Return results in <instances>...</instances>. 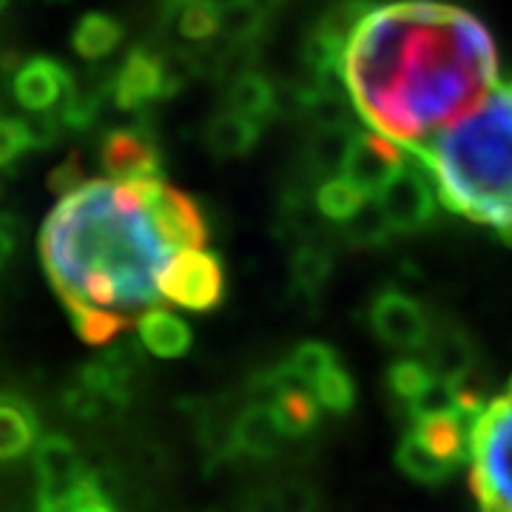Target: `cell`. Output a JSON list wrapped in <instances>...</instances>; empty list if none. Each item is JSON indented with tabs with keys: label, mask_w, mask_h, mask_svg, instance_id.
<instances>
[{
	"label": "cell",
	"mask_w": 512,
	"mask_h": 512,
	"mask_svg": "<svg viewBox=\"0 0 512 512\" xmlns=\"http://www.w3.org/2000/svg\"><path fill=\"white\" fill-rule=\"evenodd\" d=\"M342 77L370 131L416 148L487 97L498 83V46L464 6L390 0L348 40Z\"/></svg>",
	"instance_id": "cell-1"
},
{
	"label": "cell",
	"mask_w": 512,
	"mask_h": 512,
	"mask_svg": "<svg viewBox=\"0 0 512 512\" xmlns=\"http://www.w3.org/2000/svg\"><path fill=\"white\" fill-rule=\"evenodd\" d=\"M151 180H86L43 222L40 256L66 308L120 316L151 311L174 251L148 214Z\"/></svg>",
	"instance_id": "cell-2"
},
{
	"label": "cell",
	"mask_w": 512,
	"mask_h": 512,
	"mask_svg": "<svg viewBox=\"0 0 512 512\" xmlns=\"http://www.w3.org/2000/svg\"><path fill=\"white\" fill-rule=\"evenodd\" d=\"M407 151L424 165L447 211L512 245V80H498L464 117Z\"/></svg>",
	"instance_id": "cell-3"
},
{
	"label": "cell",
	"mask_w": 512,
	"mask_h": 512,
	"mask_svg": "<svg viewBox=\"0 0 512 512\" xmlns=\"http://www.w3.org/2000/svg\"><path fill=\"white\" fill-rule=\"evenodd\" d=\"M470 487L481 512H512V396L484 407L470 441Z\"/></svg>",
	"instance_id": "cell-4"
},
{
	"label": "cell",
	"mask_w": 512,
	"mask_h": 512,
	"mask_svg": "<svg viewBox=\"0 0 512 512\" xmlns=\"http://www.w3.org/2000/svg\"><path fill=\"white\" fill-rule=\"evenodd\" d=\"M160 296L185 311H214L225 296V268L214 251H180L160 274Z\"/></svg>",
	"instance_id": "cell-5"
},
{
	"label": "cell",
	"mask_w": 512,
	"mask_h": 512,
	"mask_svg": "<svg viewBox=\"0 0 512 512\" xmlns=\"http://www.w3.org/2000/svg\"><path fill=\"white\" fill-rule=\"evenodd\" d=\"M382 205L384 217L390 222L393 234H413L427 225H433L439 217V194L424 165L407 151L404 168L384 185V191L376 197Z\"/></svg>",
	"instance_id": "cell-6"
},
{
	"label": "cell",
	"mask_w": 512,
	"mask_h": 512,
	"mask_svg": "<svg viewBox=\"0 0 512 512\" xmlns=\"http://www.w3.org/2000/svg\"><path fill=\"white\" fill-rule=\"evenodd\" d=\"M146 208L157 234L163 237V242L174 254L197 251V248L205 245L208 225H205L200 205L191 200L185 191L171 188L157 177V180H151V188H148Z\"/></svg>",
	"instance_id": "cell-7"
},
{
	"label": "cell",
	"mask_w": 512,
	"mask_h": 512,
	"mask_svg": "<svg viewBox=\"0 0 512 512\" xmlns=\"http://www.w3.org/2000/svg\"><path fill=\"white\" fill-rule=\"evenodd\" d=\"M370 328L387 348L419 350L433 336V322L419 299L399 288L382 291L370 305Z\"/></svg>",
	"instance_id": "cell-8"
},
{
	"label": "cell",
	"mask_w": 512,
	"mask_h": 512,
	"mask_svg": "<svg viewBox=\"0 0 512 512\" xmlns=\"http://www.w3.org/2000/svg\"><path fill=\"white\" fill-rule=\"evenodd\" d=\"M404 163H407V148L376 134V131H359L342 177L365 200H376L384 191V185L402 171Z\"/></svg>",
	"instance_id": "cell-9"
},
{
	"label": "cell",
	"mask_w": 512,
	"mask_h": 512,
	"mask_svg": "<svg viewBox=\"0 0 512 512\" xmlns=\"http://www.w3.org/2000/svg\"><path fill=\"white\" fill-rule=\"evenodd\" d=\"M100 165L117 183L160 177V148L143 126L114 128L100 143Z\"/></svg>",
	"instance_id": "cell-10"
},
{
	"label": "cell",
	"mask_w": 512,
	"mask_h": 512,
	"mask_svg": "<svg viewBox=\"0 0 512 512\" xmlns=\"http://www.w3.org/2000/svg\"><path fill=\"white\" fill-rule=\"evenodd\" d=\"M111 100L120 111H143L148 103L163 100V57L137 46L111 74Z\"/></svg>",
	"instance_id": "cell-11"
},
{
	"label": "cell",
	"mask_w": 512,
	"mask_h": 512,
	"mask_svg": "<svg viewBox=\"0 0 512 512\" xmlns=\"http://www.w3.org/2000/svg\"><path fill=\"white\" fill-rule=\"evenodd\" d=\"M72 72L52 57H32L20 63L12 77V94L26 111H55L74 89Z\"/></svg>",
	"instance_id": "cell-12"
},
{
	"label": "cell",
	"mask_w": 512,
	"mask_h": 512,
	"mask_svg": "<svg viewBox=\"0 0 512 512\" xmlns=\"http://www.w3.org/2000/svg\"><path fill=\"white\" fill-rule=\"evenodd\" d=\"M37 476H40V495L37 501H60L69 495L86 476V464L74 441L66 436H46L37 444L35 453Z\"/></svg>",
	"instance_id": "cell-13"
},
{
	"label": "cell",
	"mask_w": 512,
	"mask_h": 512,
	"mask_svg": "<svg viewBox=\"0 0 512 512\" xmlns=\"http://www.w3.org/2000/svg\"><path fill=\"white\" fill-rule=\"evenodd\" d=\"M421 362L436 379L461 384L476 367V345L467 336V330H461L458 325H447V328L433 330L430 342L424 345Z\"/></svg>",
	"instance_id": "cell-14"
},
{
	"label": "cell",
	"mask_w": 512,
	"mask_h": 512,
	"mask_svg": "<svg viewBox=\"0 0 512 512\" xmlns=\"http://www.w3.org/2000/svg\"><path fill=\"white\" fill-rule=\"evenodd\" d=\"M137 333H140V345L160 359H180L191 350V342H194L191 328L177 313L165 311V308L140 313Z\"/></svg>",
	"instance_id": "cell-15"
},
{
	"label": "cell",
	"mask_w": 512,
	"mask_h": 512,
	"mask_svg": "<svg viewBox=\"0 0 512 512\" xmlns=\"http://www.w3.org/2000/svg\"><path fill=\"white\" fill-rule=\"evenodd\" d=\"M282 441L285 436L276 424L271 404H248L234 421V450L242 456L271 458Z\"/></svg>",
	"instance_id": "cell-16"
},
{
	"label": "cell",
	"mask_w": 512,
	"mask_h": 512,
	"mask_svg": "<svg viewBox=\"0 0 512 512\" xmlns=\"http://www.w3.org/2000/svg\"><path fill=\"white\" fill-rule=\"evenodd\" d=\"M413 433L419 441L441 461L461 467L470 458V441H473V430L458 419L456 413L447 416H433V419H421L413 424Z\"/></svg>",
	"instance_id": "cell-17"
},
{
	"label": "cell",
	"mask_w": 512,
	"mask_h": 512,
	"mask_svg": "<svg viewBox=\"0 0 512 512\" xmlns=\"http://www.w3.org/2000/svg\"><path fill=\"white\" fill-rule=\"evenodd\" d=\"M259 137H262L259 123L228 109L217 111L205 126V148L220 160L251 154L256 143H259Z\"/></svg>",
	"instance_id": "cell-18"
},
{
	"label": "cell",
	"mask_w": 512,
	"mask_h": 512,
	"mask_svg": "<svg viewBox=\"0 0 512 512\" xmlns=\"http://www.w3.org/2000/svg\"><path fill=\"white\" fill-rule=\"evenodd\" d=\"M40 424L32 404L20 396L0 393V461L26 456L35 447Z\"/></svg>",
	"instance_id": "cell-19"
},
{
	"label": "cell",
	"mask_w": 512,
	"mask_h": 512,
	"mask_svg": "<svg viewBox=\"0 0 512 512\" xmlns=\"http://www.w3.org/2000/svg\"><path fill=\"white\" fill-rule=\"evenodd\" d=\"M271 410H274V419L285 439L308 436L319 421V402H316L313 390L305 382H299L296 376L276 393Z\"/></svg>",
	"instance_id": "cell-20"
},
{
	"label": "cell",
	"mask_w": 512,
	"mask_h": 512,
	"mask_svg": "<svg viewBox=\"0 0 512 512\" xmlns=\"http://www.w3.org/2000/svg\"><path fill=\"white\" fill-rule=\"evenodd\" d=\"M228 111L242 114L248 120H254L259 126L265 128V123L279 114V92L274 89V83L259 72H242L231 80V89H228Z\"/></svg>",
	"instance_id": "cell-21"
},
{
	"label": "cell",
	"mask_w": 512,
	"mask_h": 512,
	"mask_svg": "<svg viewBox=\"0 0 512 512\" xmlns=\"http://www.w3.org/2000/svg\"><path fill=\"white\" fill-rule=\"evenodd\" d=\"M163 23L188 43H208L220 35V9L211 0H165Z\"/></svg>",
	"instance_id": "cell-22"
},
{
	"label": "cell",
	"mask_w": 512,
	"mask_h": 512,
	"mask_svg": "<svg viewBox=\"0 0 512 512\" xmlns=\"http://www.w3.org/2000/svg\"><path fill=\"white\" fill-rule=\"evenodd\" d=\"M123 43V23L106 12H89L77 20L72 46L83 60H103Z\"/></svg>",
	"instance_id": "cell-23"
},
{
	"label": "cell",
	"mask_w": 512,
	"mask_h": 512,
	"mask_svg": "<svg viewBox=\"0 0 512 512\" xmlns=\"http://www.w3.org/2000/svg\"><path fill=\"white\" fill-rule=\"evenodd\" d=\"M356 134L359 128L345 126V128H316L311 146H308V160L311 168L319 177H342L345 163L350 157V148L356 143Z\"/></svg>",
	"instance_id": "cell-24"
},
{
	"label": "cell",
	"mask_w": 512,
	"mask_h": 512,
	"mask_svg": "<svg viewBox=\"0 0 512 512\" xmlns=\"http://www.w3.org/2000/svg\"><path fill=\"white\" fill-rule=\"evenodd\" d=\"M396 464H399V470H402L404 476L419 481V484H427V487L444 484L447 478L456 473V467L447 464V461H441L439 456H433L421 444L419 436L413 430L404 433V439L399 441V447H396Z\"/></svg>",
	"instance_id": "cell-25"
},
{
	"label": "cell",
	"mask_w": 512,
	"mask_h": 512,
	"mask_svg": "<svg viewBox=\"0 0 512 512\" xmlns=\"http://www.w3.org/2000/svg\"><path fill=\"white\" fill-rule=\"evenodd\" d=\"M291 274L296 291L305 293V296H316L333 274V256H330L328 248H322L316 242H305L293 254Z\"/></svg>",
	"instance_id": "cell-26"
},
{
	"label": "cell",
	"mask_w": 512,
	"mask_h": 512,
	"mask_svg": "<svg viewBox=\"0 0 512 512\" xmlns=\"http://www.w3.org/2000/svg\"><path fill=\"white\" fill-rule=\"evenodd\" d=\"M268 12L259 9L254 0H242L234 6L220 9V35L231 43V46H251L256 37L265 32L268 23Z\"/></svg>",
	"instance_id": "cell-27"
},
{
	"label": "cell",
	"mask_w": 512,
	"mask_h": 512,
	"mask_svg": "<svg viewBox=\"0 0 512 512\" xmlns=\"http://www.w3.org/2000/svg\"><path fill=\"white\" fill-rule=\"evenodd\" d=\"M342 234L356 248H382L393 237V228L384 217L382 205L376 200H365L362 208L342 225Z\"/></svg>",
	"instance_id": "cell-28"
},
{
	"label": "cell",
	"mask_w": 512,
	"mask_h": 512,
	"mask_svg": "<svg viewBox=\"0 0 512 512\" xmlns=\"http://www.w3.org/2000/svg\"><path fill=\"white\" fill-rule=\"evenodd\" d=\"M72 316V325L77 330V336L86 342V345H111L117 336H123L131 330L134 319L120 316V313L111 311H97V308H74L69 311Z\"/></svg>",
	"instance_id": "cell-29"
},
{
	"label": "cell",
	"mask_w": 512,
	"mask_h": 512,
	"mask_svg": "<svg viewBox=\"0 0 512 512\" xmlns=\"http://www.w3.org/2000/svg\"><path fill=\"white\" fill-rule=\"evenodd\" d=\"M365 197L345 180V177H330L322 180V185L316 188V211L330 222H345L362 208Z\"/></svg>",
	"instance_id": "cell-30"
},
{
	"label": "cell",
	"mask_w": 512,
	"mask_h": 512,
	"mask_svg": "<svg viewBox=\"0 0 512 512\" xmlns=\"http://www.w3.org/2000/svg\"><path fill=\"white\" fill-rule=\"evenodd\" d=\"M313 396H316L319 407H325L330 413L342 416V413L353 410V404H356V382L348 373V367L342 365V362L330 365L313 384Z\"/></svg>",
	"instance_id": "cell-31"
},
{
	"label": "cell",
	"mask_w": 512,
	"mask_h": 512,
	"mask_svg": "<svg viewBox=\"0 0 512 512\" xmlns=\"http://www.w3.org/2000/svg\"><path fill=\"white\" fill-rule=\"evenodd\" d=\"M410 421L416 424L421 419H433V416H447L458 410V384L444 382V379H430V384L421 390L413 402L404 407Z\"/></svg>",
	"instance_id": "cell-32"
},
{
	"label": "cell",
	"mask_w": 512,
	"mask_h": 512,
	"mask_svg": "<svg viewBox=\"0 0 512 512\" xmlns=\"http://www.w3.org/2000/svg\"><path fill=\"white\" fill-rule=\"evenodd\" d=\"M339 362V356H336V350L325 345V342H302L299 348L293 350L291 356L285 359V365L291 370L293 376L299 379V382H305L313 390V384L316 379L328 370L330 365H336Z\"/></svg>",
	"instance_id": "cell-33"
},
{
	"label": "cell",
	"mask_w": 512,
	"mask_h": 512,
	"mask_svg": "<svg viewBox=\"0 0 512 512\" xmlns=\"http://www.w3.org/2000/svg\"><path fill=\"white\" fill-rule=\"evenodd\" d=\"M430 379H433V373L419 359H396L387 370V387L404 407L419 396L421 390L430 384Z\"/></svg>",
	"instance_id": "cell-34"
},
{
	"label": "cell",
	"mask_w": 512,
	"mask_h": 512,
	"mask_svg": "<svg viewBox=\"0 0 512 512\" xmlns=\"http://www.w3.org/2000/svg\"><path fill=\"white\" fill-rule=\"evenodd\" d=\"M20 120H23L32 148H52L60 140L63 126H60L55 111H26V117H20Z\"/></svg>",
	"instance_id": "cell-35"
},
{
	"label": "cell",
	"mask_w": 512,
	"mask_h": 512,
	"mask_svg": "<svg viewBox=\"0 0 512 512\" xmlns=\"http://www.w3.org/2000/svg\"><path fill=\"white\" fill-rule=\"evenodd\" d=\"M26 151H32V143H29V134L23 128V120L0 117V168L15 163Z\"/></svg>",
	"instance_id": "cell-36"
},
{
	"label": "cell",
	"mask_w": 512,
	"mask_h": 512,
	"mask_svg": "<svg viewBox=\"0 0 512 512\" xmlns=\"http://www.w3.org/2000/svg\"><path fill=\"white\" fill-rule=\"evenodd\" d=\"M83 183L86 180H83V165H80L77 151H72L63 163H57L49 174V191H55L57 197H69Z\"/></svg>",
	"instance_id": "cell-37"
},
{
	"label": "cell",
	"mask_w": 512,
	"mask_h": 512,
	"mask_svg": "<svg viewBox=\"0 0 512 512\" xmlns=\"http://www.w3.org/2000/svg\"><path fill=\"white\" fill-rule=\"evenodd\" d=\"M274 495L282 512H316L319 507V498L308 484H285V487H276Z\"/></svg>",
	"instance_id": "cell-38"
},
{
	"label": "cell",
	"mask_w": 512,
	"mask_h": 512,
	"mask_svg": "<svg viewBox=\"0 0 512 512\" xmlns=\"http://www.w3.org/2000/svg\"><path fill=\"white\" fill-rule=\"evenodd\" d=\"M15 242H18V231L12 217H0V268L6 265V259L15 254Z\"/></svg>",
	"instance_id": "cell-39"
},
{
	"label": "cell",
	"mask_w": 512,
	"mask_h": 512,
	"mask_svg": "<svg viewBox=\"0 0 512 512\" xmlns=\"http://www.w3.org/2000/svg\"><path fill=\"white\" fill-rule=\"evenodd\" d=\"M217 9H225V6H234V3H242V0H211Z\"/></svg>",
	"instance_id": "cell-40"
},
{
	"label": "cell",
	"mask_w": 512,
	"mask_h": 512,
	"mask_svg": "<svg viewBox=\"0 0 512 512\" xmlns=\"http://www.w3.org/2000/svg\"><path fill=\"white\" fill-rule=\"evenodd\" d=\"M504 396H512V376H510V382H507V393Z\"/></svg>",
	"instance_id": "cell-41"
},
{
	"label": "cell",
	"mask_w": 512,
	"mask_h": 512,
	"mask_svg": "<svg viewBox=\"0 0 512 512\" xmlns=\"http://www.w3.org/2000/svg\"><path fill=\"white\" fill-rule=\"evenodd\" d=\"M6 6H9V0H0V12H3Z\"/></svg>",
	"instance_id": "cell-42"
}]
</instances>
